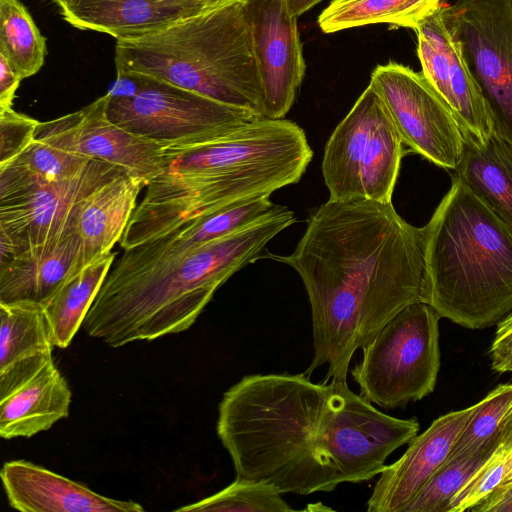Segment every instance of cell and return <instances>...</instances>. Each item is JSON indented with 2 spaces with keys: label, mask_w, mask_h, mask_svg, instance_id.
<instances>
[{
  "label": "cell",
  "mask_w": 512,
  "mask_h": 512,
  "mask_svg": "<svg viewBox=\"0 0 512 512\" xmlns=\"http://www.w3.org/2000/svg\"><path fill=\"white\" fill-rule=\"evenodd\" d=\"M419 429L416 419L380 411L347 382L288 372L244 376L223 394L216 423L236 477L298 495L375 478Z\"/></svg>",
  "instance_id": "6da1fadb"
},
{
  "label": "cell",
  "mask_w": 512,
  "mask_h": 512,
  "mask_svg": "<svg viewBox=\"0 0 512 512\" xmlns=\"http://www.w3.org/2000/svg\"><path fill=\"white\" fill-rule=\"evenodd\" d=\"M269 257L300 276L311 307L313 359L324 382H346L351 359L400 311L423 302L421 228L392 202L329 199L308 219L290 255Z\"/></svg>",
  "instance_id": "7a4b0ae2"
},
{
  "label": "cell",
  "mask_w": 512,
  "mask_h": 512,
  "mask_svg": "<svg viewBox=\"0 0 512 512\" xmlns=\"http://www.w3.org/2000/svg\"><path fill=\"white\" fill-rule=\"evenodd\" d=\"M294 222L292 210L275 205L257 221L180 260L122 276L108 274L84 330L112 347L188 330L217 289Z\"/></svg>",
  "instance_id": "3957f363"
},
{
  "label": "cell",
  "mask_w": 512,
  "mask_h": 512,
  "mask_svg": "<svg viewBox=\"0 0 512 512\" xmlns=\"http://www.w3.org/2000/svg\"><path fill=\"white\" fill-rule=\"evenodd\" d=\"M423 302L468 329L512 311V231L460 178L421 228Z\"/></svg>",
  "instance_id": "277c9868"
},
{
  "label": "cell",
  "mask_w": 512,
  "mask_h": 512,
  "mask_svg": "<svg viewBox=\"0 0 512 512\" xmlns=\"http://www.w3.org/2000/svg\"><path fill=\"white\" fill-rule=\"evenodd\" d=\"M245 1L149 35L117 40V73L146 75L262 116L261 83Z\"/></svg>",
  "instance_id": "5b68a950"
},
{
  "label": "cell",
  "mask_w": 512,
  "mask_h": 512,
  "mask_svg": "<svg viewBox=\"0 0 512 512\" xmlns=\"http://www.w3.org/2000/svg\"><path fill=\"white\" fill-rule=\"evenodd\" d=\"M108 92L107 115L112 122L164 147L200 146L262 118L138 73H117Z\"/></svg>",
  "instance_id": "8992f818"
},
{
  "label": "cell",
  "mask_w": 512,
  "mask_h": 512,
  "mask_svg": "<svg viewBox=\"0 0 512 512\" xmlns=\"http://www.w3.org/2000/svg\"><path fill=\"white\" fill-rule=\"evenodd\" d=\"M439 318L429 304L412 303L362 348L350 374L363 398L392 410L433 392L440 368Z\"/></svg>",
  "instance_id": "52a82bcc"
},
{
  "label": "cell",
  "mask_w": 512,
  "mask_h": 512,
  "mask_svg": "<svg viewBox=\"0 0 512 512\" xmlns=\"http://www.w3.org/2000/svg\"><path fill=\"white\" fill-rule=\"evenodd\" d=\"M403 144L382 99L369 84L325 145L322 175L329 199L391 202Z\"/></svg>",
  "instance_id": "ba28073f"
},
{
  "label": "cell",
  "mask_w": 512,
  "mask_h": 512,
  "mask_svg": "<svg viewBox=\"0 0 512 512\" xmlns=\"http://www.w3.org/2000/svg\"><path fill=\"white\" fill-rule=\"evenodd\" d=\"M312 156L300 126L284 118L262 117L200 146L165 147L163 172L266 182L283 188L301 179Z\"/></svg>",
  "instance_id": "9c48e42d"
},
{
  "label": "cell",
  "mask_w": 512,
  "mask_h": 512,
  "mask_svg": "<svg viewBox=\"0 0 512 512\" xmlns=\"http://www.w3.org/2000/svg\"><path fill=\"white\" fill-rule=\"evenodd\" d=\"M122 172L116 165L91 159L70 177L36 184L0 200V265L78 233V214L85 200Z\"/></svg>",
  "instance_id": "30bf717a"
},
{
  "label": "cell",
  "mask_w": 512,
  "mask_h": 512,
  "mask_svg": "<svg viewBox=\"0 0 512 512\" xmlns=\"http://www.w3.org/2000/svg\"><path fill=\"white\" fill-rule=\"evenodd\" d=\"M443 14L494 131L512 145V0H458Z\"/></svg>",
  "instance_id": "8fae6325"
},
{
  "label": "cell",
  "mask_w": 512,
  "mask_h": 512,
  "mask_svg": "<svg viewBox=\"0 0 512 512\" xmlns=\"http://www.w3.org/2000/svg\"><path fill=\"white\" fill-rule=\"evenodd\" d=\"M369 84L410 150L437 166L458 167L465 148L463 131L422 72L389 62L373 70Z\"/></svg>",
  "instance_id": "7c38bea8"
},
{
  "label": "cell",
  "mask_w": 512,
  "mask_h": 512,
  "mask_svg": "<svg viewBox=\"0 0 512 512\" xmlns=\"http://www.w3.org/2000/svg\"><path fill=\"white\" fill-rule=\"evenodd\" d=\"M110 93L84 108L40 122L35 138L86 158L123 169L146 187L165 168V147L138 137L112 122L107 115Z\"/></svg>",
  "instance_id": "4fadbf2b"
},
{
  "label": "cell",
  "mask_w": 512,
  "mask_h": 512,
  "mask_svg": "<svg viewBox=\"0 0 512 512\" xmlns=\"http://www.w3.org/2000/svg\"><path fill=\"white\" fill-rule=\"evenodd\" d=\"M261 90L262 116L284 118L305 73L297 16L287 0H246Z\"/></svg>",
  "instance_id": "5bb4252c"
},
{
  "label": "cell",
  "mask_w": 512,
  "mask_h": 512,
  "mask_svg": "<svg viewBox=\"0 0 512 512\" xmlns=\"http://www.w3.org/2000/svg\"><path fill=\"white\" fill-rule=\"evenodd\" d=\"M422 73L444 100L463 133L485 143L494 133L493 121L469 71L459 42L446 25L443 6L415 29Z\"/></svg>",
  "instance_id": "9a60e30c"
},
{
  "label": "cell",
  "mask_w": 512,
  "mask_h": 512,
  "mask_svg": "<svg viewBox=\"0 0 512 512\" xmlns=\"http://www.w3.org/2000/svg\"><path fill=\"white\" fill-rule=\"evenodd\" d=\"M473 405L438 417L408 444L405 453L385 465L367 501L368 512H402L406 504L447 460Z\"/></svg>",
  "instance_id": "2e32d148"
},
{
  "label": "cell",
  "mask_w": 512,
  "mask_h": 512,
  "mask_svg": "<svg viewBox=\"0 0 512 512\" xmlns=\"http://www.w3.org/2000/svg\"><path fill=\"white\" fill-rule=\"evenodd\" d=\"M66 22L117 40L149 35L220 8L210 0H53Z\"/></svg>",
  "instance_id": "e0dca14e"
},
{
  "label": "cell",
  "mask_w": 512,
  "mask_h": 512,
  "mask_svg": "<svg viewBox=\"0 0 512 512\" xmlns=\"http://www.w3.org/2000/svg\"><path fill=\"white\" fill-rule=\"evenodd\" d=\"M274 204L268 196L253 197L210 215L187 221L174 230L129 250L114 264L109 275L122 276L153 269L184 257L214 240L263 217Z\"/></svg>",
  "instance_id": "ac0fdd59"
},
{
  "label": "cell",
  "mask_w": 512,
  "mask_h": 512,
  "mask_svg": "<svg viewBox=\"0 0 512 512\" xmlns=\"http://www.w3.org/2000/svg\"><path fill=\"white\" fill-rule=\"evenodd\" d=\"M0 477L9 505L22 512H142L131 500L98 494L87 486L26 460L5 462Z\"/></svg>",
  "instance_id": "d6986e66"
},
{
  "label": "cell",
  "mask_w": 512,
  "mask_h": 512,
  "mask_svg": "<svg viewBox=\"0 0 512 512\" xmlns=\"http://www.w3.org/2000/svg\"><path fill=\"white\" fill-rule=\"evenodd\" d=\"M84 267L78 233L55 244L25 251L0 265V302L30 301L43 305Z\"/></svg>",
  "instance_id": "ffe728a7"
},
{
  "label": "cell",
  "mask_w": 512,
  "mask_h": 512,
  "mask_svg": "<svg viewBox=\"0 0 512 512\" xmlns=\"http://www.w3.org/2000/svg\"><path fill=\"white\" fill-rule=\"evenodd\" d=\"M72 392L53 360L31 380L0 400V435L32 437L69 415Z\"/></svg>",
  "instance_id": "44dd1931"
},
{
  "label": "cell",
  "mask_w": 512,
  "mask_h": 512,
  "mask_svg": "<svg viewBox=\"0 0 512 512\" xmlns=\"http://www.w3.org/2000/svg\"><path fill=\"white\" fill-rule=\"evenodd\" d=\"M143 187L141 181L122 172L85 200L77 219L84 266L109 254L120 242Z\"/></svg>",
  "instance_id": "7402d4cb"
},
{
  "label": "cell",
  "mask_w": 512,
  "mask_h": 512,
  "mask_svg": "<svg viewBox=\"0 0 512 512\" xmlns=\"http://www.w3.org/2000/svg\"><path fill=\"white\" fill-rule=\"evenodd\" d=\"M463 135L465 148L455 176L512 231V145L495 131L485 143Z\"/></svg>",
  "instance_id": "603a6c76"
},
{
  "label": "cell",
  "mask_w": 512,
  "mask_h": 512,
  "mask_svg": "<svg viewBox=\"0 0 512 512\" xmlns=\"http://www.w3.org/2000/svg\"><path fill=\"white\" fill-rule=\"evenodd\" d=\"M115 256L110 252L85 266L42 305L54 346L66 348L70 345L83 325Z\"/></svg>",
  "instance_id": "cb8c5ba5"
},
{
  "label": "cell",
  "mask_w": 512,
  "mask_h": 512,
  "mask_svg": "<svg viewBox=\"0 0 512 512\" xmlns=\"http://www.w3.org/2000/svg\"><path fill=\"white\" fill-rule=\"evenodd\" d=\"M442 0H333L319 15L324 33L371 24L416 27L438 7Z\"/></svg>",
  "instance_id": "d4e9b609"
},
{
  "label": "cell",
  "mask_w": 512,
  "mask_h": 512,
  "mask_svg": "<svg viewBox=\"0 0 512 512\" xmlns=\"http://www.w3.org/2000/svg\"><path fill=\"white\" fill-rule=\"evenodd\" d=\"M90 160L35 138L21 154L0 165V200L22 193L36 184L70 177Z\"/></svg>",
  "instance_id": "484cf974"
},
{
  "label": "cell",
  "mask_w": 512,
  "mask_h": 512,
  "mask_svg": "<svg viewBox=\"0 0 512 512\" xmlns=\"http://www.w3.org/2000/svg\"><path fill=\"white\" fill-rule=\"evenodd\" d=\"M53 347L41 304L0 302V371L21 361L52 354Z\"/></svg>",
  "instance_id": "4316f807"
},
{
  "label": "cell",
  "mask_w": 512,
  "mask_h": 512,
  "mask_svg": "<svg viewBox=\"0 0 512 512\" xmlns=\"http://www.w3.org/2000/svg\"><path fill=\"white\" fill-rule=\"evenodd\" d=\"M0 54L22 80L36 74L44 63L46 39L19 0H0Z\"/></svg>",
  "instance_id": "83f0119b"
},
{
  "label": "cell",
  "mask_w": 512,
  "mask_h": 512,
  "mask_svg": "<svg viewBox=\"0 0 512 512\" xmlns=\"http://www.w3.org/2000/svg\"><path fill=\"white\" fill-rule=\"evenodd\" d=\"M512 406V384H501L478 403L448 458L493 452L500 444L502 423Z\"/></svg>",
  "instance_id": "f1b7e54d"
},
{
  "label": "cell",
  "mask_w": 512,
  "mask_h": 512,
  "mask_svg": "<svg viewBox=\"0 0 512 512\" xmlns=\"http://www.w3.org/2000/svg\"><path fill=\"white\" fill-rule=\"evenodd\" d=\"M175 511L290 512L295 511L273 485L236 477L227 487Z\"/></svg>",
  "instance_id": "f546056e"
},
{
  "label": "cell",
  "mask_w": 512,
  "mask_h": 512,
  "mask_svg": "<svg viewBox=\"0 0 512 512\" xmlns=\"http://www.w3.org/2000/svg\"><path fill=\"white\" fill-rule=\"evenodd\" d=\"M493 452L447 458L402 512H448L451 499Z\"/></svg>",
  "instance_id": "4dcf8cb0"
},
{
  "label": "cell",
  "mask_w": 512,
  "mask_h": 512,
  "mask_svg": "<svg viewBox=\"0 0 512 512\" xmlns=\"http://www.w3.org/2000/svg\"><path fill=\"white\" fill-rule=\"evenodd\" d=\"M512 471V448L501 444L451 499L448 512L469 511L504 483Z\"/></svg>",
  "instance_id": "1f68e13d"
},
{
  "label": "cell",
  "mask_w": 512,
  "mask_h": 512,
  "mask_svg": "<svg viewBox=\"0 0 512 512\" xmlns=\"http://www.w3.org/2000/svg\"><path fill=\"white\" fill-rule=\"evenodd\" d=\"M39 123L13 108L0 109V165L13 160L32 143Z\"/></svg>",
  "instance_id": "d6a6232c"
},
{
  "label": "cell",
  "mask_w": 512,
  "mask_h": 512,
  "mask_svg": "<svg viewBox=\"0 0 512 512\" xmlns=\"http://www.w3.org/2000/svg\"><path fill=\"white\" fill-rule=\"evenodd\" d=\"M490 358L494 371L512 372V311L498 323L490 347Z\"/></svg>",
  "instance_id": "836d02e7"
},
{
  "label": "cell",
  "mask_w": 512,
  "mask_h": 512,
  "mask_svg": "<svg viewBox=\"0 0 512 512\" xmlns=\"http://www.w3.org/2000/svg\"><path fill=\"white\" fill-rule=\"evenodd\" d=\"M469 511L512 512V480L499 485Z\"/></svg>",
  "instance_id": "e575fe53"
},
{
  "label": "cell",
  "mask_w": 512,
  "mask_h": 512,
  "mask_svg": "<svg viewBox=\"0 0 512 512\" xmlns=\"http://www.w3.org/2000/svg\"><path fill=\"white\" fill-rule=\"evenodd\" d=\"M21 81L8 60L0 54V109L12 108Z\"/></svg>",
  "instance_id": "d590c367"
},
{
  "label": "cell",
  "mask_w": 512,
  "mask_h": 512,
  "mask_svg": "<svg viewBox=\"0 0 512 512\" xmlns=\"http://www.w3.org/2000/svg\"><path fill=\"white\" fill-rule=\"evenodd\" d=\"M500 442L504 448H512V406L503 420Z\"/></svg>",
  "instance_id": "8d00e7d4"
},
{
  "label": "cell",
  "mask_w": 512,
  "mask_h": 512,
  "mask_svg": "<svg viewBox=\"0 0 512 512\" xmlns=\"http://www.w3.org/2000/svg\"><path fill=\"white\" fill-rule=\"evenodd\" d=\"M323 0H287L292 13L299 17Z\"/></svg>",
  "instance_id": "74e56055"
},
{
  "label": "cell",
  "mask_w": 512,
  "mask_h": 512,
  "mask_svg": "<svg viewBox=\"0 0 512 512\" xmlns=\"http://www.w3.org/2000/svg\"><path fill=\"white\" fill-rule=\"evenodd\" d=\"M210 1H212L217 7H223L228 4H232V3H235L238 1H243V0H210Z\"/></svg>",
  "instance_id": "f35d334b"
},
{
  "label": "cell",
  "mask_w": 512,
  "mask_h": 512,
  "mask_svg": "<svg viewBox=\"0 0 512 512\" xmlns=\"http://www.w3.org/2000/svg\"><path fill=\"white\" fill-rule=\"evenodd\" d=\"M510 480H512V471L509 473V475H508V477H507L505 482L510 481Z\"/></svg>",
  "instance_id": "ab89813d"
}]
</instances>
